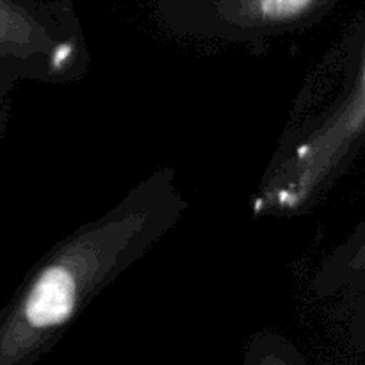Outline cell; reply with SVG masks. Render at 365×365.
Listing matches in <instances>:
<instances>
[{"instance_id": "6da1fadb", "label": "cell", "mask_w": 365, "mask_h": 365, "mask_svg": "<svg viewBox=\"0 0 365 365\" xmlns=\"http://www.w3.org/2000/svg\"><path fill=\"white\" fill-rule=\"evenodd\" d=\"M185 209L175 171L160 168L63 239L0 317V365H31L48 351L103 289L173 230Z\"/></svg>"}, {"instance_id": "7a4b0ae2", "label": "cell", "mask_w": 365, "mask_h": 365, "mask_svg": "<svg viewBox=\"0 0 365 365\" xmlns=\"http://www.w3.org/2000/svg\"><path fill=\"white\" fill-rule=\"evenodd\" d=\"M365 121V61L360 96L335 116L282 134L266 177L253 196L255 216H289L305 209L335 170L342 152Z\"/></svg>"}, {"instance_id": "3957f363", "label": "cell", "mask_w": 365, "mask_h": 365, "mask_svg": "<svg viewBox=\"0 0 365 365\" xmlns=\"http://www.w3.org/2000/svg\"><path fill=\"white\" fill-rule=\"evenodd\" d=\"M88 59L73 0H0V61L21 77L77 81Z\"/></svg>"}, {"instance_id": "277c9868", "label": "cell", "mask_w": 365, "mask_h": 365, "mask_svg": "<svg viewBox=\"0 0 365 365\" xmlns=\"http://www.w3.org/2000/svg\"><path fill=\"white\" fill-rule=\"evenodd\" d=\"M334 0H153L164 27L185 38L257 43L312 24Z\"/></svg>"}, {"instance_id": "5b68a950", "label": "cell", "mask_w": 365, "mask_h": 365, "mask_svg": "<svg viewBox=\"0 0 365 365\" xmlns=\"http://www.w3.org/2000/svg\"><path fill=\"white\" fill-rule=\"evenodd\" d=\"M246 365H302L294 349L274 334H260L250 344Z\"/></svg>"}, {"instance_id": "8992f818", "label": "cell", "mask_w": 365, "mask_h": 365, "mask_svg": "<svg viewBox=\"0 0 365 365\" xmlns=\"http://www.w3.org/2000/svg\"><path fill=\"white\" fill-rule=\"evenodd\" d=\"M7 66H9V64H7Z\"/></svg>"}]
</instances>
